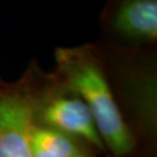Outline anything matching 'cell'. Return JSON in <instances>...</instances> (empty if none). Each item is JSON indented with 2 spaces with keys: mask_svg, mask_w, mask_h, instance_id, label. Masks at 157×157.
Listing matches in <instances>:
<instances>
[{
  "mask_svg": "<svg viewBox=\"0 0 157 157\" xmlns=\"http://www.w3.org/2000/svg\"><path fill=\"white\" fill-rule=\"evenodd\" d=\"M57 75L89 107L102 142L118 155L133 149V139L108 84L95 44L55 50Z\"/></svg>",
  "mask_w": 157,
  "mask_h": 157,
  "instance_id": "obj_1",
  "label": "cell"
},
{
  "mask_svg": "<svg viewBox=\"0 0 157 157\" xmlns=\"http://www.w3.org/2000/svg\"><path fill=\"white\" fill-rule=\"evenodd\" d=\"M98 25L105 43L152 47L157 42V0H105Z\"/></svg>",
  "mask_w": 157,
  "mask_h": 157,
  "instance_id": "obj_2",
  "label": "cell"
},
{
  "mask_svg": "<svg viewBox=\"0 0 157 157\" xmlns=\"http://www.w3.org/2000/svg\"><path fill=\"white\" fill-rule=\"evenodd\" d=\"M27 85L0 89V157H33L37 97Z\"/></svg>",
  "mask_w": 157,
  "mask_h": 157,
  "instance_id": "obj_3",
  "label": "cell"
},
{
  "mask_svg": "<svg viewBox=\"0 0 157 157\" xmlns=\"http://www.w3.org/2000/svg\"><path fill=\"white\" fill-rule=\"evenodd\" d=\"M54 80L55 85L42 98V106L37 97V108L42 113L43 120L63 134L83 137L98 148H102L104 142L84 100L70 90L58 75Z\"/></svg>",
  "mask_w": 157,
  "mask_h": 157,
  "instance_id": "obj_4",
  "label": "cell"
},
{
  "mask_svg": "<svg viewBox=\"0 0 157 157\" xmlns=\"http://www.w3.org/2000/svg\"><path fill=\"white\" fill-rule=\"evenodd\" d=\"M32 154L33 157H71L77 149L67 134L56 129L34 128Z\"/></svg>",
  "mask_w": 157,
  "mask_h": 157,
  "instance_id": "obj_5",
  "label": "cell"
},
{
  "mask_svg": "<svg viewBox=\"0 0 157 157\" xmlns=\"http://www.w3.org/2000/svg\"><path fill=\"white\" fill-rule=\"evenodd\" d=\"M71 157H85V156H83V155H80V154H78V152H77V154H75V155H73V156H71Z\"/></svg>",
  "mask_w": 157,
  "mask_h": 157,
  "instance_id": "obj_6",
  "label": "cell"
},
{
  "mask_svg": "<svg viewBox=\"0 0 157 157\" xmlns=\"http://www.w3.org/2000/svg\"><path fill=\"white\" fill-rule=\"evenodd\" d=\"M0 89H1V87H0Z\"/></svg>",
  "mask_w": 157,
  "mask_h": 157,
  "instance_id": "obj_7",
  "label": "cell"
}]
</instances>
